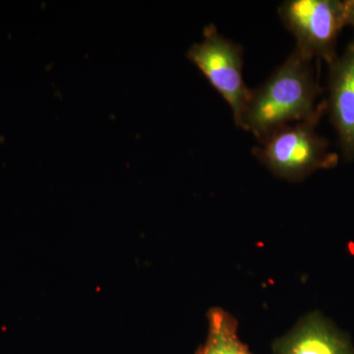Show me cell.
I'll use <instances>...</instances> for the list:
<instances>
[{
  "label": "cell",
  "mask_w": 354,
  "mask_h": 354,
  "mask_svg": "<svg viewBox=\"0 0 354 354\" xmlns=\"http://www.w3.org/2000/svg\"><path fill=\"white\" fill-rule=\"evenodd\" d=\"M187 58L230 104L239 125L251 93L243 79V48L209 24L205 27L202 41L188 50Z\"/></svg>",
  "instance_id": "cell-4"
},
{
  "label": "cell",
  "mask_w": 354,
  "mask_h": 354,
  "mask_svg": "<svg viewBox=\"0 0 354 354\" xmlns=\"http://www.w3.org/2000/svg\"><path fill=\"white\" fill-rule=\"evenodd\" d=\"M346 26L354 28V0L346 1Z\"/></svg>",
  "instance_id": "cell-8"
},
{
  "label": "cell",
  "mask_w": 354,
  "mask_h": 354,
  "mask_svg": "<svg viewBox=\"0 0 354 354\" xmlns=\"http://www.w3.org/2000/svg\"><path fill=\"white\" fill-rule=\"evenodd\" d=\"M274 354H353V349L344 335L313 314L274 342Z\"/></svg>",
  "instance_id": "cell-6"
},
{
  "label": "cell",
  "mask_w": 354,
  "mask_h": 354,
  "mask_svg": "<svg viewBox=\"0 0 354 354\" xmlns=\"http://www.w3.org/2000/svg\"><path fill=\"white\" fill-rule=\"evenodd\" d=\"M311 58L295 48L265 83L251 90L237 127L252 133L258 141L274 130L313 118L327 111Z\"/></svg>",
  "instance_id": "cell-1"
},
{
  "label": "cell",
  "mask_w": 354,
  "mask_h": 354,
  "mask_svg": "<svg viewBox=\"0 0 354 354\" xmlns=\"http://www.w3.org/2000/svg\"><path fill=\"white\" fill-rule=\"evenodd\" d=\"M327 109L344 158L354 160V39L329 64Z\"/></svg>",
  "instance_id": "cell-5"
},
{
  "label": "cell",
  "mask_w": 354,
  "mask_h": 354,
  "mask_svg": "<svg viewBox=\"0 0 354 354\" xmlns=\"http://www.w3.org/2000/svg\"><path fill=\"white\" fill-rule=\"evenodd\" d=\"M279 15L305 57L328 64L337 57V39L346 26V1L288 0L279 6Z\"/></svg>",
  "instance_id": "cell-3"
},
{
  "label": "cell",
  "mask_w": 354,
  "mask_h": 354,
  "mask_svg": "<svg viewBox=\"0 0 354 354\" xmlns=\"http://www.w3.org/2000/svg\"><path fill=\"white\" fill-rule=\"evenodd\" d=\"M320 118H313L274 130L260 141L253 153L274 174L288 180H301L312 172L337 164V153L327 140L317 134Z\"/></svg>",
  "instance_id": "cell-2"
},
{
  "label": "cell",
  "mask_w": 354,
  "mask_h": 354,
  "mask_svg": "<svg viewBox=\"0 0 354 354\" xmlns=\"http://www.w3.org/2000/svg\"><path fill=\"white\" fill-rule=\"evenodd\" d=\"M197 354H252L239 339L236 320L221 308L209 312V333Z\"/></svg>",
  "instance_id": "cell-7"
}]
</instances>
